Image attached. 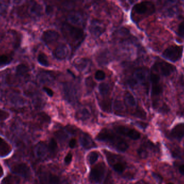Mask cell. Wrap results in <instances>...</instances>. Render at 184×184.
Instances as JSON below:
<instances>
[{
  "instance_id": "obj_1",
  "label": "cell",
  "mask_w": 184,
  "mask_h": 184,
  "mask_svg": "<svg viewBox=\"0 0 184 184\" xmlns=\"http://www.w3.org/2000/svg\"><path fill=\"white\" fill-rule=\"evenodd\" d=\"M96 139L99 141L107 143L114 149L121 152H124L129 147L128 143L122 137L110 130H102L97 135Z\"/></svg>"
},
{
  "instance_id": "obj_2",
  "label": "cell",
  "mask_w": 184,
  "mask_h": 184,
  "mask_svg": "<svg viewBox=\"0 0 184 184\" xmlns=\"http://www.w3.org/2000/svg\"><path fill=\"white\" fill-rule=\"evenodd\" d=\"M61 32L67 40L73 44L79 45L85 38L83 30L68 23H64L62 24Z\"/></svg>"
},
{
  "instance_id": "obj_3",
  "label": "cell",
  "mask_w": 184,
  "mask_h": 184,
  "mask_svg": "<svg viewBox=\"0 0 184 184\" xmlns=\"http://www.w3.org/2000/svg\"><path fill=\"white\" fill-rule=\"evenodd\" d=\"M150 80L151 82V96L153 107L157 108L158 100L162 93V86L161 83V75L153 68L150 74Z\"/></svg>"
},
{
  "instance_id": "obj_4",
  "label": "cell",
  "mask_w": 184,
  "mask_h": 184,
  "mask_svg": "<svg viewBox=\"0 0 184 184\" xmlns=\"http://www.w3.org/2000/svg\"><path fill=\"white\" fill-rule=\"evenodd\" d=\"M184 47L172 45L165 49L162 54V57L172 62H176L182 57Z\"/></svg>"
},
{
  "instance_id": "obj_5",
  "label": "cell",
  "mask_w": 184,
  "mask_h": 184,
  "mask_svg": "<svg viewBox=\"0 0 184 184\" xmlns=\"http://www.w3.org/2000/svg\"><path fill=\"white\" fill-rule=\"evenodd\" d=\"M133 11L140 16H148L155 13L156 8L151 1H142L133 6Z\"/></svg>"
},
{
  "instance_id": "obj_6",
  "label": "cell",
  "mask_w": 184,
  "mask_h": 184,
  "mask_svg": "<svg viewBox=\"0 0 184 184\" xmlns=\"http://www.w3.org/2000/svg\"><path fill=\"white\" fill-rule=\"evenodd\" d=\"M63 90L65 98L67 102L75 104L78 100L79 89L72 83H65L63 84Z\"/></svg>"
},
{
  "instance_id": "obj_7",
  "label": "cell",
  "mask_w": 184,
  "mask_h": 184,
  "mask_svg": "<svg viewBox=\"0 0 184 184\" xmlns=\"http://www.w3.org/2000/svg\"><path fill=\"white\" fill-rule=\"evenodd\" d=\"M151 68L156 71L161 76L167 77L176 71V68L170 63L164 61L156 62Z\"/></svg>"
},
{
  "instance_id": "obj_8",
  "label": "cell",
  "mask_w": 184,
  "mask_h": 184,
  "mask_svg": "<svg viewBox=\"0 0 184 184\" xmlns=\"http://www.w3.org/2000/svg\"><path fill=\"white\" fill-rule=\"evenodd\" d=\"M106 167L104 163H99L92 168L90 174V179L92 182L100 183L104 177Z\"/></svg>"
},
{
  "instance_id": "obj_9",
  "label": "cell",
  "mask_w": 184,
  "mask_h": 184,
  "mask_svg": "<svg viewBox=\"0 0 184 184\" xmlns=\"http://www.w3.org/2000/svg\"><path fill=\"white\" fill-rule=\"evenodd\" d=\"M10 170L14 174L19 175L24 178L29 179L31 175L29 166L26 163H15L12 165Z\"/></svg>"
},
{
  "instance_id": "obj_10",
  "label": "cell",
  "mask_w": 184,
  "mask_h": 184,
  "mask_svg": "<svg viewBox=\"0 0 184 184\" xmlns=\"http://www.w3.org/2000/svg\"><path fill=\"white\" fill-rule=\"evenodd\" d=\"M115 130L117 133L121 135L127 136L133 140H137L141 137V134L139 132L125 126H117L115 127Z\"/></svg>"
},
{
  "instance_id": "obj_11",
  "label": "cell",
  "mask_w": 184,
  "mask_h": 184,
  "mask_svg": "<svg viewBox=\"0 0 184 184\" xmlns=\"http://www.w3.org/2000/svg\"><path fill=\"white\" fill-rule=\"evenodd\" d=\"M89 30L94 37L98 38L102 35L106 31V27L102 22L98 20H92L90 22Z\"/></svg>"
},
{
  "instance_id": "obj_12",
  "label": "cell",
  "mask_w": 184,
  "mask_h": 184,
  "mask_svg": "<svg viewBox=\"0 0 184 184\" xmlns=\"http://www.w3.org/2000/svg\"><path fill=\"white\" fill-rule=\"evenodd\" d=\"M59 37V34L54 30H47L44 32L41 39L46 44H50L57 41Z\"/></svg>"
},
{
  "instance_id": "obj_13",
  "label": "cell",
  "mask_w": 184,
  "mask_h": 184,
  "mask_svg": "<svg viewBox=\"0 0 184 184\" xmlns=\"http://www.w3.org/2000/svg\"><path fill=\"white\" fill-rule=\"evenodd\" d=\"M69 54V49L67 45L64 43H61L57 46L53 51V56L59 60H63L66 58Z\"/></svg>"
},
{
  "instance_id": "obj_14",
  "label": "cell",
  "mask_w": 184,
  "mask_h": 184,
  "mask_svg": "<svg viewBox=\"0 0 184 184\" xmlns=\"http://www.w3.org/2000/svg\"><path fill=\"white\" fill-rule=\"evenodd\" d=\"M67 20L68 21V23L71 25L79 26L83 23L84 17L79 12H72L67 15Z\"/></svg>"
},
{
  "instance_id": "obj_15",
  "label": "cell",
  "mask_w": 184,
  "mask_h": 184,
  "mask_svg": "<svg viewBox=\"0 0 184 184\" xmlns=\"http://www.w3.org/2000/svg\"><path fill=\"white\" fill-rule=\"evenodd\" d=\"M133 78L135 82L143 83L145 82L148 76V70L147 69L143 68H138L136 70L133 74Z\"/></svg>"
},
{
  "instance_id": "obj_16",
  "label": "cell",
  "mask_w": 184,
  "mask_h": 184,
  "mask_svg": "<svg viewBox=\"0 0 184 184\" xmlns=\"http://www.w3.org/2000/svg\"><path fill=\"white\" fill-rule=\"evenodd\" d=\"M75 68L81 72L88 70L90 67V61L86 59H78L74 62Z\"/></svg>"
},
{
  "instance_id": "obj_17",
  "label": "cell",
  "mask_w": 184,
  "mask_h": 184,
  "mask_svg": "<svg viewBox=\"0 0 184 184\" xmlns=\"http://www.w3.org/2000/svg\"><path fill=\"white\" fill-rule=\"evenodd\" d=\"M12 147L4 139L0 137V157L7 156L12 152Z\"/></svg>"
},
{
  "instance_id": "obj_18",
  "label": "cell",
  "mask_w": 184,
  "mask_h": 184,
  "mask_svg": "<svg viewBox=\"0 0 184 184\" xmlns=\"http://www.w3.org/2000/svg\"><path fill=\"white\" fill-rule=\"evenodd\" d=\"M173 137L178 139L182 138L184 136V123H180L175 126L171 131Z\"/></svg>"
},
{
  "instance_id": "obj_19",
  "label": "cell",
  "mask_w": 184,
  "mask_h": 184,
  "mask_svg": "<svg viewBox=\"0 0 184 184\" xmlns=\"http://www.w3.org/2000/svg\"><path fill=\"white\" fill-rule=\"evenodd\" d=\"M80 143L85 149H90L95 146V144L89 135L84 134L80 138Z\"/></svg>"
},
{
  "instance_id": "obj_20",
  "label": "cell",
  "mask_w": 184,
  "mask_h": 184,
  "mask_svg": "<svg viewBox=\"0 0 184 184\" xmlns=\"http://www.w3.org/2000/svg\"><path fill=\"white\" fill-rule=\"evenodd\" d=\"M124 101L125 104L132 108H134L136 106V100L133 95L131 93L128 92L124 96Z\"/></svg>"
},
{
  "instance_id": "obj_21",
  "label": "cell",
  "mask_w": 184,
  "mask_h": 184,
  "mask_svg": "<svg viewBox=\"0 0 184 184\" xmlns=\"http://www.w3.org/2000/svg\"><path fill=\"white\" fill-rule=\"evenodd\" d=\"M90 110L87 108H81L79 110L76 114V117L80 120H86L90 117Z\"/></svg>"
},
{
  "instance_id": "obj_22",
  "label": "cell",
  "mask_w": 184,
  "mask_h": 184,
  "mask_svg": "<svg viewBox=\"0 0 184 184\" xmlns=\"http://www.w3.org/2000/svg\"><path fill=\"white\" fill-rule=\"evenodd\" d=\"M37 61L38 63L43 67H48L50 65L47 56L44 53H39L37 56Z\"/></svg>"
},
{
  "instance_id": "obj_23",
  "label": "cell",
  "mask_w": 184,
  "mask_h": 184,
  "mask_svg": "<svg viewBox=\"0 0 184 184\" xmlns=\"http://www.w3.org/2000/svg\"><path fill=\"white\" fill-rule=\"evenodd\" d=\"M110 90L109 85L106 83H101L99 86V91L102 96H106L109 94Z\"/></svg>"
},
{
  "instance_id": "obj_24",
  "label": "cell",
  "mask_w": 184,
  "mask_h": 184,
  "mask_svg": "<svg viewBox=\"0 0 184 184\" xmlns=\"http://www.w3.org/2000/svg\"><path fill=\"white\" fill-rule=\"evenodd\" d=\"M29 71V68L24 64L18 65L16 68V73L19 75L24 76L27 74Z\"/></svg>"
},
{
  "instance_id": "obj_25",
  "label": "cell",
  "mask_w": 184,
  "mask_h": 184,
  "mask_svg": "<svg viewBox=\"0 0 184 184\" xmlns=\"http://www.w3.org/2000/svg\"><path fill=\"white\" fill-rule=\"evenodd\" d=\"M12 61V57L7 55H0V66H3L9 64Z\"/></svg>"
},
{
  "instance_id": "obj_26",
  "label": "cell",
  "mask_w": 184,
  "mask_h": 184,
  "mask_svg": "<svg viewBox=\"0 0 184 184\" xmlns=\"http://www.w3.org/2000/svg\"><path fill=\"white\" fill-rule=\"evenodd\" d=\"M85 84H86L87 89L88 92H91L92 90L94 89V87L95 86V83L90 77H87L86 79Z\"/></svg>"
},
{
  "instance_id": "obj_27",
  "label": "cell",
  "mask_w": 184,
  "mask_h": 184,
  "mask_svg": "<svg viewBox=\"0 0 184 184\" xmlns=\"http://www.w3.org/2000/svg\"><path fill=\"white\" fill-rule=\"evenodd\" d=\"M100 108H101L104 111L106 112H110L112 111L111 102L107 101L101 102L100 103Z\"/></svg>"
},
{
  "instance_id": "obj_28",
  "label": "cell",
  "mask_w": 184,
  "mask_h": 184,
  "mask_svg": "<svg viewBox=\"0 0 184 184\" xmlns=\"http://www.w3.org/2000/svg\"><path fill=\"white\" fill-rule=\"evenodd\" d=\"M99 158V153L96 151H93L89 154L88 156V161L90 164H94L98 161Z\"/></svg>"
},
{
  "instance_id": "obj_29",
  "label": "cell",
  "mask_w": 184,
  "mask_h": 184,
  "mask_svg": "<svg viewBox=\"0 0 184 184\" xmlns=\"http://www.w3.org/2000/svg\"><path fill=\"white\" fill-rule=\"evenodd\" d=\"M113 166L114 170L119 173L123 172L125 168V165L120 162L115 163Z\"/></svg>"
},
{
  "instance_id": "obj_30",
  "label": "cell",
  "mask_w": 184,
  "mask_h": 184,
  "mask_svg": "<svg viewBox=\"0 0 184 184\" xmlns=\"http://www.w3.org/2000/svg\"><path fill=\"white\" fill-rule=\"evenodd\" d=\"M114 109L116 111L120 112L123 111L124 110V105L122 102L120 100H116L114 102Z\"/></svg>"
},
{
  "instance_id": "obj_31",
  "label": "cell",
  "mask_w": 184,
  "mask_h": 184,
  "mask_svg": "<svg viewBox=\"0 0 184 184\" xmlns=\"http://www.w3.org/2000/svg\"><path fill=\"white\" fill-rule=\"evenodd\" d=\"M106 78V74L102 70H98L95 74V79L98 81H101Z\"/></svg>"
},
{
  "instance_id": "obj_32",
  "label": "cell",
  "mask_w": 184,
  "mask_h": 184,
  "mask_svg": "<svg viewBox=\"0 0 184 184\" xmlns=\"http://www.w3.org/2000/svg\"><path fill=\"white\" fill-rule=\"evenodd\" d=\"M57 147H58V145H57L56 141L53 138H51L49 144V150L51 152H54L56 150Z\"/></svg>"
},
{
  "instance_id": "obj_33",
  "label": "cell",
  "mask_w": 184,
  "mask_h": 184,
  "mask_svg": "<svg viewBox=\"0 0 184 184\" xmlns=\"http://www.w3.org/2000/svg\"><path fill=\"white\" fill-rule=\"evenodd\" d=\"M41 11V6L38 4H33L31 8V12L33 14H36V15H39Z\"/></svg>"
},
{
  "instance_id": "obj_34",
  "label": "cell",
  "mask_w": 184,
  "mask_h": 184,
  "mask_svg": "<svg viewBox=\"0 0 184 184\" xmlns=\"http://www.w3.org/2000/svg\"><path fill=\"white\" fill-rule=\"evenodd\" d=\"M177 33L179 37L184 38V21L179 24Z\"/></svg>"
},
{
  "instance_id": "obj_35",
  "label": "cell",
  "mask_w": 184,
  "mask_h": 184,
  "mask_svg": "<svg viewBox=\"0 0 184 184\" xmlns=\"http://www.w3.org/2000/svg\"><path fill=\"white\" fill-rule=\"evenodd\" d=\"M10 117V114L5 110L0 109V121L7 120Z\"/></svg>"
},
{
  "instance_id": "obj_36",
  "label": "cell",
  "mask_w": 184,
  "mask_h": 184,
  "mask_svg": "<svg viewBox=\"0 0 184 184\" xmlns=\"http://www.w3.org/2000/svg\"><path fill=\"white\" fill-rule=\"evenodd\" d=\"M44 149H45V147L43 144H40V145H38L37 148L36 149L37 155L39 157L44 156L45 152V150Z\"/></svg>"
},
{
  "instance_id": "obj_37",
  "label": "cell",
  "mask_w": 184,
  "mask_h": 184,
  "mask_svg": "<svg viewBox=\"0 0 184 184\" xmlns=\"http://www.w3.org/2000/svg\"><path fill=\"white\" fill-rule=\"evenodd\" d=\"M50 184H60V178L56 175H51L49 177Z\"/></svg>"
},
{
  "instance_id": "obj_38",
  "label": "cell",
  "mask_w": 184,
  "mask_h": 184,
  "mask_svg": "<svg viewBox=\"0 0 184 184\" xmlns=\"http://www.w3.org/2000/svg\"><path fill=\"white\" fill-rule=\"evenodd\" d=\"M134 115L136 116L137 117L140 118L142 119H145L146 117V113L143 110H137L134 114Z\"/></svg>"
},
{
  "instance_id": "obj_39",
  "label": "cell",
  "mask_w": 184,
  "mask_h": 184,
  "mask_svg": "<svg viewBox=\"0 0 184 184\" xmlns=\"http://www.w3.org/2000/svg\"><path fill=\"white\" fill-rule=\"evenodd\" d=\"M14 180L12 176H9L6 177L5 178L3 179L2 180L1 184H14Z\"/></svg>"
},
{
  "instance_id": "obj_40",
  "label": "cell",
  "mask_w": 184,
  "mask_h": 184,
  "mask_svg": "<svg viewBox=\"0 0 184 184\" xmlns=\"http://www.w3.org/2000/svg\"><path fill=\"white\" fill-rule=\"evenodd\" d=\"M43 90L46 92V94L49 96V97H52L54 94V92H53L52 90H51V89L47 88V87H44Z\"/></svg>"
},
{
  "instance_id": "obj_41",
  "label": "cell",
  "mask_w": 184,
  "mask_h": 184,
  "mask_svg": "<svg viewBox=\"0 0 184 184\" xmlns=\"http://www.w3.org/2000/svg\"><path fill=\"white\" fill-rule=\"evenodd\" d=\"M72 153H69V154L65 157V162L66 164H69L70 163V161H72Z\"/></svg>"
},
{
  "instance_id": "obj_42",
  "label": "cell",
  "mask_w": 184,
  "mask_h": 184,
  "mask_svg": "<svg viewBox=\"0 0 184 184\" xmlns=\"http://www.w3.org/2000/svg\"><path fill=\"white\" fill-rule=\"evenodd\" d=\"M153 176L154 177V178H155L156 180H157L158 181H159V182H162V180H163V179H162V178L161 176V175L157 174L156 173H153Z\"/></svg>"
},
{
  "instance_id": "obj_43",
  "label": "cell",
  "mask_w": 184,
  "mask_h": 184,
  "mask_svg": "<svg viewBox=\"0 0 184 184\" xmlns=\"http://www.w3.org/2000/svg\"><path fill=\"white\" fill-rule=\"evenodd\" d=\"M76 144V140L75 138H72L70 140L69 142V146L71 149H73L75 146Z\"/></svg>"
},
{
  "instance_id": "obj_44",
  "label": "cell",
  "mask_w": 184,
  "mask_h": 184,
  "mask_svg": "<svg viewBox=\"0 0 184 184\" xmlns=\"http://www.w3.org/2000/svg\"><path fill=\"white\" fill-rule=\"evenodd\" d=\"M136 124V125L138 126H139V127L142 128V129H145L147 127V126H148L147 124L145 123H143V122H141V121H137Z\"/></svg>"
},
{
  "instance_id": "obj_45",
  "label": "cell",
  "mask_w": 184,
  "mask_h": 184,
  "mask_svg": "<svg viewBox=\"0 0 184 184\" xmlns=\"http://www.w3.org/2000/svg\"><path fill=\"white\" fill-rule=\"evenodd\" d=\"M179 171L181 174H184V165H180L179 167Z\"/></svg>"
},
{
  "instance_id": "obj_46",
  "label": "cell",
  "mask_w": 184,
  "mask_h": 184,
  "mask_svg": "<svg viewBox=\"0 0 184 184\" xmlns=\"http://www.w3.org/2000/svg\"><path fill=\"white\" fill-rule=\"evenodd\" d=\"M52 10H53V8H52L51 6H48L46 8V12L47 14H50L51 12H52Z\"/></svg>"
},
{
  "instance_id": "obj_47",
  "label": "cell",
  "mask_w": 184,
  "mask_h": 184,
  "mask_svg": "<svg viewBox=\"0 0 184 184\" xmlns=\"http://www.w3.org/2000/svg\"><path fill=\"white\" fill-rule=\"evenodd\" d=\"M3 173V171H2V167H1V165H0V174H2Z\"/></svg>"
},
{
  "instance_id": "obj_48",
  "label": "cell",
  "mask_w": 184,
  "mask_h": 184,
  "mask_svg": "<svg viewBox=\"0 0 184 184\" xmlns=\"http://www.w3.org/2000/svg\"><path fill=\"white\" fill-rule=\"evenodd\" d=\"M172 184V183H168V184Z\"/></svg>"
}]
</instances>
